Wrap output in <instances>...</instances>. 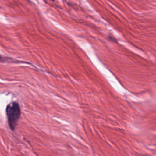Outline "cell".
Wrapping results in <instances>:
<instances>
[{
    "label": "cell",
    "mask_w": 156,
    "mask_h": 156,
    "mask_svg": "<svg viewBox=\"0 0 156 156\" xmlns=\"http://www.w3.org/2000/svg\"><path fill=\"white\" fill-rule=\"evenodd\" d=\"M5 113L9 127L12 130H15L21 114L20 104L16 102L8 104L6 106Z\"/></svg>",
    "instance_id": "1"
},
{
    "label": "cell",
    "mask_w": 156,
    "mask_h": 156,
    "mask_svg": "<svg viewBox=\"0 0 156 156\" xmlns=\"http://www.w3.org/2000/svg\"><path fill=\"white\" fill-rule=\"evenodd\" d=\"M7 60H9V58H5L0 55V62H5Z\"/></svg>",
    "instance_id": "2"
}]
</instances>
